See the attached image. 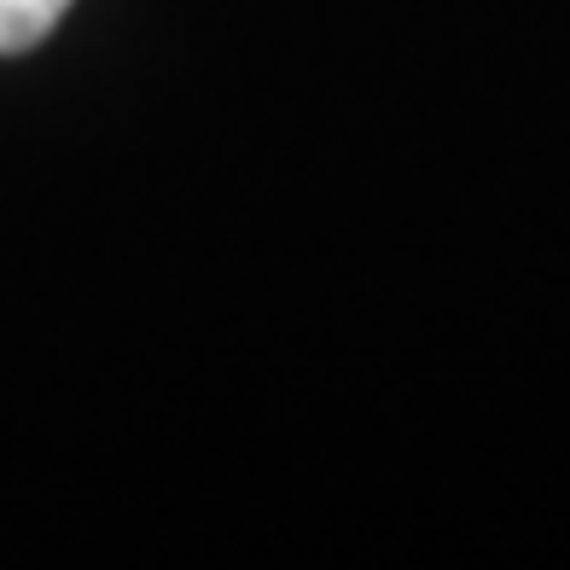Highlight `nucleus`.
Instances as JSON below:
<instances>
[{
    "instance_id": "1",
    "label": "nucleus",
    "mask_w": 570,
    "mask_h": 570,
    "mask_svg": "<svg viewBox=\"0 0 570 570\" xmlns=\"http://www.w3.org/2000/svg\"><path fill=\"white\" fill-rule=\"evenodd\" d=\"M65 12H70V0H0V59L41 47Z\"/></svg>"
}]
</instances>
